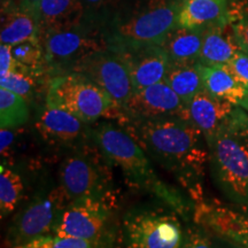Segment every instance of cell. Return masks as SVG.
<instances>
[{"instance_id":"6da1fadb","label":"cell","mask_w":248,"mask_h":248,"mask_svg":"<svg viewBox=\"0 0 248 248\" xmlns=\"http://www.w3.org/2000/svg\"><path fill=\"white\" fill-rule=\"evenodd\" d=\"M123 121L129 124L140 146L198 195L204 168L209 163L208 144L201 130L179 116Z\"/></svg>"},{"instance_id":"7a4b0ae2","label":"cell","mask_w":248,"mask_h":248,"mask_svg":"<svg viewBox=\"0 0 248 248\" xmlns=\"http://www.w3.org/2000/svg\"><path fill=\"white\" fill-rule=\"evenodd\" d=\"M91 138L100 153L119 167L131 184L153 194L179 216L187 218L190 202L159 178L140 144L124 128L113 123H101L91 130Z\"/></svg>"},{"instance_id":"3957f363","label":"cell","mask_w":248,"mask_h":248,"mask_svg":"<svg viewBox=\"0 0 248 248\" xmlns=\"http://www.w3.org/2000/svg\"><path fill=\"white\" fill-rule=\"evenodd\" d=\"M183 0H125L101 29L108 48L117 53L150 45H162L179 26Z\"/></svg>"},{"instance_id":"277c9868","label":"cell","mask_w":248,"mask_h":248,"mask_svg":"<svg viewBox=\"0 0 248 248\" xmlns=\"http://www.w3.org/2000/svg\"><path fill=\"white\" fill-rule=\"evenodd\" d=\"M214 182L228 200L248 209V146L228 126L206 138Z\"/></svg>"},{"instance_id":"5b68a950","label":"cell","mask_w":248,"mask_h":248,"mask_svg":"<svg viewBox=\"0 0 248 248\" xmlns=\"http://www.w3.org/2000/svg\"><path fill=\"white\" fill-rule=\"evenodd\" d=\"M46 104L68 110L85 123L102 117H121V111L110 95L93 80L75 71L51 78Z\"/></svg>"},{"instance_id":"8992f818","label":"cell","mask_w":248,"mask_h":248,"mask_svg":"<svg viewBox=\"0 0 248 248\" xmlns=\"http://www.w3.org/2000/svg\"><path fill=\"white\" fill-rule=\"evenodd\" d=\"M48 73H70L78 62L94 52L108 48L101 30L89 23L39 35Z\"/></svg>"},{"instance_id":"52a82bcc","label":"cell","mask_w":248,"mask_h":248,"mask_svg":"<svg viewBox=\"0 0 248 248\" xmlns=\"http://www.w3.org/2000/svg\"><path fill=\"white\" fill-rule=\"evenodd\" d=\"M123 223L128 248H181L184 240L178 214L172 209H135Z\"/></svg>"},{"instance_id":"ba28073f","label":"cell","mask_w":248,"mask_h":248,"mask_svg":"<svg viewBox=\"0 0 248 248\" xmlns=\"http://www.w3.org/2000/svg\"><path fill=\"white\" fill-rule=\"evenodd\" d=\"M110 197L70 201L62 213L55 235L84 239L94 248L106 244L113 218L111 204L114 200Z\"/></svg>"},{"instance_id":"9c48e42d","label":"cell","mask_w":248,"mask_h":248,"mask_svg":"<svg viewBox=\"0 0 248 248\" xmlns=\"http://www.w3.org/2000/svg\"><path fill=\"white\" fill-rule=\"evenodd\" d=\"M69 202L61 186L36 195L13 221L9 233L13 243L28 244L54 232Z\"/></svg>"},{"instance_id":"30bf717a","label":"cell","mask_w":248,"mask_h":248,"mask_svg":"<svg viewBox=\"0 0 248 248\" xmlns=\"http://www.w3.org/2000/svg\"><path fill=\"white\" fill-rule=\"evenodd\" d=\"M71 71L82 74L104 89L115 102L122 116V111L135 92V88L128 67L117 52L109 48L94 52L82 59Z\"/></svg>"},{"instance_id":"8fae6325","label":"cell","mask_w":248,"mask_h":248,"mask_svg":"<svg viewBox=\"0 0 248 248\" xmlns=\"http://www.w3.org/2000/svg\"><path fill=\"white\" fill-rule=\"evenodd\" d=\"M60 186L70 201L110 197L106 172L97 160L85 153H75L62 162Z\"/></svg>"},{"instance_id":"7c38bea8","label":"cell","mask_w":248,"mask_h":248,"mask_svg":"<svg viewBox=\"0 0 248 248\" xmlns=\"http://www.w3.org/2000/svg\"><path fill=\"white\" fill-rule=\"evenodd\" d=\"M164 116H179L188 120L187 107L163 79L133 92L120 120L156 119Z\"/></svg>"},{"instance_id":"4fadbf2b","label":"cell","mask_w":248,"mask_h":248,"mask_svg":"<svg viewBox=\"0 0 248 248\" xmlns=\"http://www.w3.org/2000/svg\"><path fill=\"white\" fill-rule=\"evenodd\" d=\"M195 217L204 230L210 231L216 238L248 248V213L200 200Z\"/></svg>"},{"instance_id":"5bb4252c","label":"cell","mask_w":248,"mask_h":248,"mask_svg":"<svg viewBox=\"0 0 248 248\" xmlns=\"http://www.w3.org/2000/svg\"><path fill=\"white\" fill-rule=\"evenodd\" d=\"M128 67L135 91L166 78L170 60L161 45H150L119 53Z\"/></svg>"},{"instance_id":"9a60e30c","label":"cell","mask_w":248,"mask_h":248,"mask_svg":"<svg viewBox=\"0 0 248 248\" xmlns=\"http://www.w3.org/2000/svg\"><path fill=\"white\" fill-rule=\"evenodd\" d=\"M86 123L62 108L45 105L36 128L45 141L59 146H69L83 137Z\"/></svg>"},{"instance_id":"2e32d148","label":"cell","mask_w":248,"mask_h":248,"mask_svg":"<svg viewBox=\"0 0 248 248\" xmlns=\"http://www.w3.org/2000/svg\"><path fill=\"white\" fill-rule=\"evenodd\" d=\"M234 107L229 101L213 97L202 89L187 105V119L207 138L228 124Z\"/></svg>"},{"instance_id":"e0dca14e","label":"cell","mask_w":248,"mask_h":248,"mask_svg":"<svg viewBox=\"0 0 248 248\" xmlns=\"http://www.w3.org/2000/svg\"><path fill=\"white\" fill-rule=\"evenodd\" d=\"M239 51L230 22L215 24L202 31L199 63L208 67L226 66Z\"/></svg>"},{"instance_id":"ac0fdd59","label":"cell","mask_w":248,"mask_h":248,"mask_svg":"<svg viewBox=\"0 0 248 248\" xmlns=\"http://www.w3.org/2000/svg\"><path fill=\"white\" fill-rule=\"evenodd\" d=\"M85 9L80 0H42L39 7V35L68 29L84 23Z\"/></svg>"},{"instance_id":"d6986e66","label":"cell","mask_w":248,"mask_h":248,"mask_svg":"<svg viewBox=\"0 0 248 248\" xmlns=\"http://www.w3.org/2000/svg\"><path fill=\"white\" fill-rule=\"evenodd\" d=\"M231 0H183L179 9V26L204 30L228 22Z\"/></svg>"},{"instance_id":"ffe728a7","label":"cell","mask_w":248,"mask_h":248,"mask_svg":"<svg viewBox=\"0 0 248 248\" xmlns=\"http://www.w3.org/2000/svg\"><path fill=\"white\" fill-rule=\"evenodd\" d=\"M39 33L38 18L20 9L17 5L2 4L1 44L16 45L24 40L36 38Z\"/></svg>"},{"instance_id":"44dd1931","label":"cell","mask_w":248,"mask_h":248,"mask_svg":"<svg viewBox=\"0 0 248 248\" xmlns=\"http://www.w3.org/2000/svg\"><path fill=\"white\" fill-rule=\"evenodd\" d=\"M203 89L213 97L239 106L246 98L248 90L241 84L225 66L208 67L199 63Z\"/></svg>"},{"instance_id":"7402d4cb","label":"cell","mask_w":248,"mask_h":248,"mask_svg":"<svg viewBox=\"0 0 248 248\" xmlns=\"http://www.w3.org/2000/svg\"><path fill=\"white\" fill-rule=\"evenodd\" d=\"M202 31L182 26L176 27L161 45L168 54L170 63L199 62Z\"/></svg>"},{"instance_id":"603a6c76","label":"cell","mask_w":248,"mask_h":248,"mask_svg":"<svg viewBox=\"0 0 248 248\" xmlns=\"http://www.w3.org/2000/svg\"><path fill=\"white\" fill-rule=\"evenodd\" d=\"M164 80L182 99L186 107L194 95L203 89L199 62L170 63Z\"/></svg>"},{"instance_id":"cb8c5ba5","label":"cell","mask_w":248,"mask_h":248,"mask_svg":"<svg viewBox=\"0 0 248 248\" xmlns=\"http://www.w3.org/2000/svg\"><path fill=\"white\" fill-rule=\"evenodd\" d=\"M27 100L16 93L0 88V128L17 129L29 120Z\"/></svg>"},{"instance_id":"d4e9b609","label":"cell","mask_w":248,"mask_h":248,"mask_svg":"<svg viewBox=\"0 0 248 248\" xmlns=\"http://www.w3.org/2000/svg\"><path fill=\"white\" fill-rule=\"evenodd\" d=\"M24 190L22 177L2 161L0 167V210L1 217L14 212Z\"/></svg>"},{"instance_id":"484cf974","label":"cell","mask_w":248,"mask_h":248,"mask_svg":"<svg viewBox=\"0 0 248 248\" xmlns=\"http://www.w3.org/2000/svg\"><path fill=\"white\" fill-rule=\"evenodd\" d=\"M42 76V74L15 63L11 73L4 77H0V88L16 93L28 100L35 93L38 80Z\"/></svg>"},{"instance_id":"4316f807","label":"cell","mask_w":248,"mask_h":248,"mask_svg":"<svg viewBox=\"0 0 248 248\" xmlns=\"http://www.w3.org/2000/svg\"><path fill=\"white\" fill-rule=\"evenodd\" d=\"M12 54L17 64L29 68L42 75H44L45 71H47L44 48H43L39 37L24 40L22 43L13 45L12 46Z\"/></svg>"},{"instance_id":"83f0119b","label":"cell","mask_w":248,"mask_h":248,"mask_svg":"<svg viewBox=\"0 0 248 248\" xmlns=\"http://www.w3.org/2000/svg\"><path fill=\"white\" fill-rule=\"evenodd\" d=\"M85 9L84 22L102 29L109 23L125 0H80Z\"/></svg>"},{"instance_id":"f1b7e54d","label":"cell","mask_w":248,"mask_h":248,"mask_svg":"<svg viewBox=\"0 0 248 248\" xmlns=\"http://www.w3.org/2000/svg\"><path fill=\"white\" fill-rule=\"evenodd\" d=\"M229 22L240 51L248 54V0H231Z\"/></svg>"},{"instance_id":"f546056e","label":"cell","mask_w":248,"mask_h":248,"mask_svg":"<svg viewBox=\"0 0 248 248\" xmlns=\"http://www.w3.org/2000/svg\"><path fill=\"white\" fill-rule=\"evenodd\" d=\"M228 129L248 146V114L244 108L235 106L226 124Z\"/></svg>"},{"instance_id":"4dcf8cb0","label":"cell","mask_w":248,"mask_h":248,"mask_svg":"<svg viewBox=\"0 0 248 248\" xmlns=\"http://www.w3.org/2000/svg\"><path fill=\"white\" fill-rule=\"evenodd\" d=\"M181 248H214L213 241L204 229L191 226L184 232Z\"/></svg>"},{"instance_id":"1f68e13d","label":"cell","mask_w":248,"mask_h":248,"mask_svg":"<svg viewBox=\"0 0 248 248\" xmlns=\"http://www.w3.org/2000/svg\"><path fill=\"white\" fill-rule=\"evenodd\" d=\"M225 67L248 90V54L243 51L237 52Z\"/></svg>"},{"instance_id":"d6a6232c","label":"cell","mask_w":248,"mask_h":248,"mask_svg":"<svg viewBox=\"0 0 248 248\" xmlns=\"http://www.w3.org/2000/svg\"><path fill=\"white\" fill-rule=\"evenodd\" d=\"M13 54H12V45H0V77H4L11 73L15 67Z\"/></svg>"},{"instance_id":"836d02e7","label":"cell","mask_w":248,"mask_h":248,"mask_svg":"<svg viewBox=\"0 0 248 248\" xmlns=\"http://www.w3.org/2000/svg\"><path fill=\"white\" fill-rule=\"evenodd\" d=\"M14 142V132L11 129H1L0 131V150H1V155L7 154L9 148L12 147Z\"/></svg>"},{"instance_id":"e575fe53","label":"cell","mask_w":248,"mask_h":248,"mask_svg":"<svg viewBox=\"0 0 248 248\" xmlns=\"http://www.w3.org/2000/svg\"><path fill=\"white\" fill-rule=\"evenodd\" d=\"M40 2H42V0H18L17 6L20 9L29 14H32L33 16L38 18Z\"/></svg>"},{"instance_id":"d590c367","label":"cell","mask_w":248,"mask_h":248,"mask_svg":"<svg viewBox=\"0 0 248 248\" xmlns=\"http://www.w3.org/2000/svg\"><path fill=\"white\" fill-rule=\"evenodd\" d=\"M53 239L54 238L49 237V235L37 238V239L28 243L27 248H53Z\"/></svg>"},{"instance_id":"8d00e7d4","label":"cell","mask_w":248,"mask_h":248,"mask_svg":"<svg viewBox=\"0 0 248 248\" xmlns=\"http://www.w3.org/2000/svg\"><path fill=\"white\" fill-rule=\"evenodd\" d=\"M213 247L214 248H241L239 246H237V245L229 243V241L219 239V238H217V243H213Z\"/></svg>"},{"instance_id":"74e56055","label":"cell","mask_w":248,"mask_h":248,"mask_svg":"<svg viewBox=\"0 0 248 248\" xmlns=\"http://www.w3.org/2000/svg\"><path fill=\"white\" fill-rule=\"evenodd\" d=\"M239 107L244 108L245 110H247V111H248V94L246 95V98H245L244 100L241 101V104L239 105Z\"/></svg>"},{"instance_id":"f35d334b","label":"cell","mask_w":248,"mask_h":248,"mask_svg":"<svg viewBox=\"0 0 248 248\" xmlns=\"http://www.w3.org/2000/svg\"><path fill=\"white\" fill-rule=\"evenodd\" d=\"M2 4H14V5H17L18 4V0H2Z\"/></svg>"},{"instance_id":"ab89813d","label":"cell","mask_w":248,"mask_h":248,"mask_svg":"<svg viewBox=\"0 0 248 248\" xmlns=\"http://www.w3.org/2000/svg\"><path fill=\"white\" fill-rule=\"evenodd\" d=\"M14 248H27V244H22V245H16Z\"/></svg>"},{"instance_id":"60d3db41","label":"cell","mask_w":248,"mask_h":248,"mask_svg":"<svg viewBox=\"0 0 248 248\" xmlns=\"http://www.w3.org/2000/svg\"><path fill=\"white\" fill-rule=\"evenodd\" d=\"M240 210H243V209H240ZM244 212H246V213H248V209H246V210H244Z\"/></svg>"}]
</instances>
